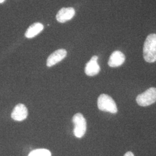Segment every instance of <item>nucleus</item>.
<instances>
[{"mask_svg":"<svg viewBox=\"0 0 156 156\" xmlns=\"http://www.w3.org/2000/svg\"><path fill=\"white\" fill-rule=\"evenodd\" d=\"M126 57L120 51L116 50L112 53L108 61V65L111 67L121 66L125 62Z\"/></svg>","mask_w":156,"mask_h":156,"instance_id":"6e6552de","label":"nucleus"},{"mask_svg":"<svg viewBox=\"0 0 156 156\" xmlns=\"http://www.w3.org/2000/svg\"><path fill=\"white\" fill-rule=\"evenodd\" d=\"M73 122L74 124V135L78 138H82L87 129V123L83 115L80 113L75 114L73 117Z\"/></svg>","mask_w":156,"mask_h":156,"instance_id":"7ed1b4c3","label":"nucleus"},{"mask_svg":"<svg viewBox=\"0 0 156 156\" xmlns=\"http://www.w3.org/2000/svg\"><path fill=\"white\" fill-rule=\"evenodd\" d=\"M98 109L102 111L110 112L115 114L117 112V108L115 101L111 97L105 94H101L97 100Z\"/></svg>","mask_w":156,"mask_h":156,"instance_id":"f03ea898","label":"nucleus"},{"mask_svg":"<svg viewBox=\"0 0 156 156\" xmlns=\"http://www.w3.org/2000/svg\"><path fill=\"white\" fill-rule=\"evenodd\" d=\"M28 156H51V154L48 149H38L31 151Z\"/></svg>","mask_w":156,"mask_h":156,"instance_id":"9b49d317","label":"nucleus"},{"mask_svg":"<svg viewBox=\"0 0 156 156\" xmlns=\"http://www.w3.org/2000/svg\"><path fill=\"white\" fill-rule=\"evenodd\" d=\"M137 104L140 106H147L156 102V88L151 87L138 95L136 98Z\"/></svg>","mask_w":156,"mask_h":156,"instance_id":"20e7f679","label":"nucleus"},{"mask_svg":"<svg viewBox=\"0 0 156 156\" xmlns=\"http://www.w3.org/2000/svg\"><path fill=\"white\" fill-rule=\"evenodd\" d=\"M4 1H5V0H0V4L3 3Z\"/></svg>","mask_w":156,"mask_h":156,"instance_id":"ddd939ff","label":"nucleus"},{"mask_svg":"<svg viewBox=\"0 0 156 156\" xmlns=\"http://www.w3.org/2000/svg\"><path fill=\"white\" fill-rule=\"evenodd\" d=\"M75 14L73 8H62L58 12L56 15L57 20L60 23H65L71 20Z\"/></svg>","mask_w":156,"mask_h":156,"instance_id":"1a4fd4ad","label":"nucleus"},{"mask_svg":"<svg viewBox=\"0 0 156 156\" xmlns=\"http://www.w3.org/2000/svg\"><path fill=\"white\" fill-rule=\"evenodd\" d=\"M67 52L65 49H58L51 54L47 59L46 65L48 67H52L61 62L66 56Z\"/></svg>","mask_w":156,"mask_h":156,"instance_id":"0eeeda50","label":"nucleus"},{"mask_svg":"<svg viewBox=\"0 0 156 156\" xmlns=\"http://www.w3.org/2000/svg\"><path fill=\"white\" fill-rule=\"evenodd\" d=\"M44 28V26L41 23H35L28 27L25 33V36L27 38H32L40 33Z\"/></svg>","mask_w":156,"mask_h":156,"instance_id":"9d476101","label":"nucleus"},{"mask_svg":"<svg viewBox=\"0 0 156 156\" xmlns=\"http://www.w3.org/2000/svg\"><path fill=\"white\" fill-rule=\"evenodd\" d=\"M28 115V111L26 106L22 104H19L15 106L12 112V119L17 122L25 120Z\"/></svg>","mask_w":156,"mask_h":156,"instance_id":"39448f33","label":"nucleus"},{"mask_svg":"<svg viewBox=\"0 0 156 156\" xmlns=\"http://www.w3.org/2000/svg\"><path fill=\"white\" fill-rule=\"evenodd\" d=\"M144 58L149 63L156 62V34H151L145 40L143 49Z\"/></svg>","mask_w":156,"mask_h":156,"instance_id":"f257e3e1","label":"nucleus"},{"mask_svg":"<svg viewBox=\"0 0 156 156\" xmlns=\"http://www.w3.org/2000/svg\"><path fill=\"white\" fill-rule=\"evenodd\" d=\"M124 156H134V154L131 151H127Z\"/></svg>","mask_w":156,"mask_h":156,"instance_id":"f8f14e48","label":"nucleus"},{"mask_svg":"<svg viewBox=\"0 0 156 156\" xmlns=\"http://www.w3.org/2000/svg\"><path fill=\"white\" fill-rule=\"evenodd\" d=\"M97 60L98 56H93L89 62L86 64L84 71L87 75L93 76L100 73V67L97 62Z\"/></svg>","mask_w":156,"mask_h":156,"instance_id":"423d86ee","label":"nucleus"}]
</instances>
